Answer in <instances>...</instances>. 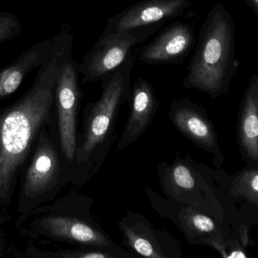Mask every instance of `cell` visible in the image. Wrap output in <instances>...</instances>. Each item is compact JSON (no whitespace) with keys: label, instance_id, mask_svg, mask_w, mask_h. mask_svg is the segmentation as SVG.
Instances as JSON below:
<instances>
[{"label":"cell","instance_id":"ba28073f","mask_svg":"<svg viewBox=\"0 0 258 258\" xmlns=\"http://www.w3.org/2000/svg\"><path fill=\"white\" fill-rule=\"evenodd\" d=\"M118 226L125 247L135 256L182 257L180 242L141 214L128 213Z\"/></svg>","mask_w":258,"mask_h":258},{"label":"cell","instance_id":"ffe728a7","mask_svg":"<svg viewBox=\"0 0 258 258\" xmlns=\"http://www.w3.org/2000/svg\"><path fill=\"white\" fill-rule=\"evenodd\" d=\"M247 7L252 10L253 14L258 19V0H244Z\"/></svg>","mask_w":258,"mask_h":258},{"label":"cell","instance_id":"9a60e30c","mask_svg":"<svg viewBox=\"0 0 258 258\" xmlns=\"http://www.w3.org/2000/svg\"><path fill=\"white\" fill-rule=\"evenodd\" d=\"M58 173V154L42 133L32 162L27 171L24 185L25 196L35 198L43 194L55 183Z\"/></svg>","mask_w":258,"mask_h":258},{"label":"cell","instance_id":"30bf717a","mask_svg":"<svg viewBox=\"0 0 258 258\" xmlns=\"http://www.w3.org/2000/svg\"><path fill=\"white\" fill-rule=\"evenodd\" d=\"M168 116L181 134L212 155L214 166L220 169L224 155L219 146L215 126L205 109L188 99H175L170 104Z\"/></svg>","mask_w":258,"mask_h":258},{"label":"cell","instance_id":"4fadbf2b","mask_svg":"<svg viewBox=\"0 0 258 258\" xmlns=\"http://www.w3.org/2000/svg\"><path fill=\"white\" fill-rule=\"evenodd\" d=\"M41 223L46 230L58 238L102 249L112 253L116 258L135 257L119 247L100 228L79 219L51 216L45 218Z\"/></svg>","mask_w":258,"mask_h":258},{"label":"cell","instance_id":"52a82bcc","mask_svg":"<svg viewBox=\"0 0 258 258\" xmlns=\"http://www.w3.org/2000/svg\"><path fill=\"white\" fill-rule=\"evenodd\" d=\"M79 63L72 53L63 60L56 81L54 100L58 116L60 142L66 158L72 161L76 157V120L82 91L79 82Z\"/></svg>","mask_w":258,"mask_h":258},{"label":"cell","instance_id":"277c9868","mask_svg":"<svg viewBox=\"0 0 258 258\" xmlns=\"http://www.w3.org/2000/svg\"><path fill=\"white\" fill-rule=\"evenodd\" d=\"M158 170L167 199L201 210L220 224L224 223V203L220 199L230 194L226 191L230 183L222 187L229 179L222 180L220 172L196 163L188 156L185 159L176 158L172 164L161 163Z\"/></svg>","mask_w":258,"mask_h":258},{"label":"cell","instance_id":"7a4b0ae2","mask_svg":"<svg viewBox=\"0 0 258 258\" xmlns=\"http://www.w3.org/2000/svg\"><path fill=\"white\" fill-rule=\"evenodd\" d=\"M239 64L235 57V22L229 10L217 3L202 24L182 86L213 99L224 96Z\"/></svg>","mask_w":258,"mask_h":258},{"label":"cell","instance_id":"8fae6325","mask_svg":"<svg viewBox=\"0 0 258 258\" xmlns=\"http://www.w3.org/2000/svg\"><path fill=\"white\" fill-rule=\"evenodd\" d=\"M196 43L189 24L176 22L158 34L150 43L137 51V60L150 66L182 64Z\"/></svg>","mask_w":258,"mask_h":258},{"label":"cell","instance_id":"9c48e42d","mask_svg":"<svg viewBox=\"0 0 258 258\" xmlns=\"http://www.w3.org/2000/svg\"><path fill=\"white\" fill-rule=\"evenodd\" d=\"M190 6V0H140L109 18L102 33L159 30L167 21L183 16Z\"/></svg>","mask_w":258,"mask_h":258},{"label":"cell","instance_id":"2e32d148","mask_svg":"<svg viewBox=\"0 0 258 258\" xmlns=\"http://www.w3.org/2000/svg\"><path fill=\"white\" fill-rule=\"evenodd\" d=\"M52 43V37L35 43L0 71V99L14 93L28 74L43 64Z\"/></svg>","mask_w":258,"mask_h":258},{"label":"cell","instance_id":"d6986e66","mask_svg":"<svg viewBox=\"0 0 258 258\" xmlns=\"http://www.w3.org/2000/svg\"><path fill=\"white\" fill-rule=\"evenodd\" d=\"M63 257L70 258H116L112 253L102 249L84 250V251L71 252L61 255Z\"/></svg>","mask_w":258,"mask_h":258},{"label":"cell","instance_id":"8992f818","mask_svg":"<svg viewBox=\"0 0 258 258\" xmlns=\"http://www.w3.org/2000/svg\"><path fill=\"white\" fill-rule=\"evenodd\" d=\"M158 30L154 28L132 32L101 34L94 46L79 63L82 84L98 82L115 72L134 51L137 45L146 41Z\"/></svg>","mask_w":258,"mask_h":258},{"label":"cell","instance_id":"5bb4252c","mask_svg":"<svg viewBox=\"0 0 258 258\" xmlns=\"http://www.w3.org/2000/svg\"><path fill=\"white\" fill-rule=\"evenodd\" d=\"M237 140L241 157L249 164H258V77H250L240 105Z\"/></svg>","mask_w":258,"mask_h":258},{"label":"cell","instance_id":"5b68a950","mask_svg":"<svg viewBox=\"0 0 258 258\" xmlns=\"http://www.w3.org/2000/svg\"><path fill=\"white\" fill-rule=\"evenodd\" d=\"M145 192L154 210L161 217L176 225L190 244L209 246L226 258L231 248L239 241L228 235L219 222L201 210L163 199L150 187L146 186Z\"/></svg>","mask_w":258,"mask_h":258},{"label":"cell","instance_id":"ac0fdd59","mask_svg":"<svg viewBox=\"0 0 258 258\" xmlns=\"http://www.w3.org/2000/svg\"><path fill=\"white\" fill-rule=\"evenodd\" d=\"M22 30V22L16 15L0 10V43L13 40Z\"/></svg>","mask_w":258,"mask_h":258},{"label":"cell","instance_id":"e0dca14e","mask_svg":"<svg viewBox=\"0 0 258 258\" xmlns=\"http://www.w3.org/2000/svg\"><path fill=\"white\" fill-rule=\"evenodd\" d=\"M229 193L232 199L244 200L258 208V166L249 164L230 180Z\"/></svg>","mask_w":258,"mask_h":258},{"label":"cell","instance_id":"7c38bea8","mask_svg":"<svg viewBox=\"0 0 258 258\" xmlns=\"http://www.w3.org/2000/svg\"><path fill=\"white\" fill-rule=\"evenodd\" d=\"M129 117L120 140L117 152L124 150L146 133L159 108L160 102L152 83L146 78H137L131 88Z\"/></svg>","mask_w":258,"mask_h":258},{"label":"cell","instance_id":"3957f363","mask_svg":"<svg viewBox=\"0 0 258 258\" xmlns=\"http://www.w3.org/2000/svg\"><path fill=\"white\" fill-rule=\"evenodd\" d=\"M134 49L118 69L101 81L102 92L85 111V125L76 158L79 165L94 173L105 161L117 138L116 126L120 108L131 99V72L137 61Z\"/></svg>","mask_w":258,"mask_h":258},{"label":"cell","instance_id":"6da1fadb","mask_svg":"<svg viewBox=\"0 0 258 258\" xmlns=\"http://www.w3.org/2000/svg\"><path fill=\"white\" fill-rule=\"evenodd\" d=\"M73 36L63 31L52 37L46 59L31 88L0 114V199L8 200L18 172L40 127L49 120L55 85L64 58L73 50Z\"/></svg>","mask_w":258,"mask_h":258}]
</instances>
